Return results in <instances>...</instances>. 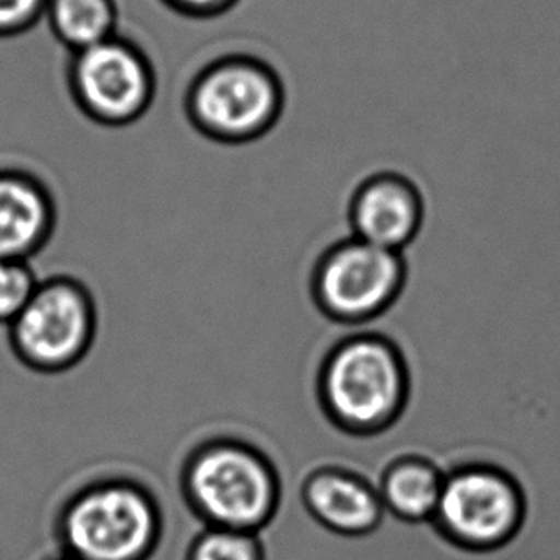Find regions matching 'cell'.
Returning <instances> with one entry per match:
<instances>
[{
    "label": "cell",
    "mask_w": 560,
    "mask_h": 560,
    "mask_svg": "<svg viewBox=\"0 0 560 560\" xmlns=\"http://www.w3.org/2000/svg\"><path fill=\"white\" fill-rule=\"evenodd\" d=\"M48 0H0V39L30 32L45 20Z\"/></svg>",
    "instance_id": "obj_16"
},
{
    "label": "cell",
    "mask_w": 560,
    "mask_h": 560,
    "mask_svg": "<svg viewBox=\"0 0 560 560\" xmlns=\"http://www.w3.org/2000/svg\"><path fill=\"white\" fill-rule=\"evenodd\" d=\"M445 472L422 455H401L382 470L376 490L386 514L405 524L434 521Z\"/></svg>",
    "instance_id": "obj_12"
},
{
    "label": "cell",
    "mask_w": 560,
    "mask_h": 560,
    "mask_svg": "<svg viewBox=\"0 0 560 560\" xmlns=\"http://www.w3.org/2000/svg\"><path fill=\"white\" fill-rule=\"evenodd\" d=\"M39 282L30 261L0 259V325L10 327L16 320Z\"/></svg>",
    "instance_id": "obj_15"
},
{
    "label": "cell",
    "mask_w": 560,
    "mask_h": 560,
    "mask_svg": "<svg viewBox=\"0 0 560 560\" xmlns=\"http://www.w3.org/2000/svg\"><path fill=\"white\" fill-rule=\"evenodd\" d=\"M528 513L522 483L493 463H465L445 472L432 526L445 544L493 552L513 544Z\"/></svg>",
    "instance_id": "obj_5"
},
{
    "label": "cell",
    "mask_w": 560,
    "mask_h": 560,
    "mask_svg": "<svg viewBox=\"0 0 560 560\" xmlns=\"http://www.w3.org/2000/svg\"><path fill=\"white\" fill-rule=\"evenodd\" d=\"M162 2L180 16L196 18V20L223 16L238 4V0H162Z\"/></svg>",
    "instance_id": "obj_17"
},
{
    "label": "cell",
    "mask_w": 560,
    "mask_h": 560,
    "mask_svg": "<svg viewBox=\"0 0 560 560\" xmlns=\"http://www.w3.org/2000/svg\"><path fill=\"white\" fill-rule=\"evenodd\" d=\"M55 198L43 180L20 170H0V259L30 261L56 229Z\"/></svg>",
    "instance_id": "obj_11"
},
{
    "label": "cell",
    "mask_w": 560,
    "mask_h": 560,
    "mask_svg": "<svg viewBox=\"0 0 560 560\" xmlns=\"http://www.w3.org/2000/svg\"><path fill=\"white\" fill-rule=\"evenodd\" d=\"M96 328L93 292L85 282L58 275L40 280L24 312L10 325V350L33 373H68L89 355Z\"/></svg>",
    "instance_id": "obj_6"
},
{
    "label": "cell",
    "mask_w": 560,
    "mask_h": 560,
    "mask_svg": "<svg viewBox=\"0 0 560 560\" xmlns=\"http://www.w3.org/2000/svg\"><path fill=\"white\" fill-rule=\"evenodd\" d=\"M284 86L256 56L229 55L203 66L185 94L188 121L206 139L246 144L279 124Z\"/></svg>",
    "instance_id": "obj_4"
},
{
    "label": "cell",
    "mask_w": 560,
    "mask_h": 560,
    "mask_svg": "<svg viewBox=\"0 0 560 560\" xmlns=\"http://www.w3.org/2000/svg\"><path fill=\"white\" fill-rule=\"evenodd\" d=\"M68 89L83 116L94 124L127 127L152 106L156 71L139 45L114 35L71 55Z\"/></svg>",
    "instance_id": "obj_8"
},
{
    "label": "cell",
    "mask_w": 560,
    "mask_h": 560,
    "mask_svg": "<svg viewBox=\"0 0 560 560\" xmlns=\"http://www.w3.org/2000/svg\"><path fill=\"white\" fill-rule=\"evenodd\" d=\"M180 495L206 528L259 534L279 514L282 482L271 457L233 436L203 440L180 467Z\"/></svg>",
    "instance_id": "obj_2"
},
{
    "label": "cell",
    "mask_w": 560,
    "mask_h": 560,
    "mask_svg": "<svg viewBox=\"0 0 560 560\" xmlns=\"http://www.w3.org/2000/svg\"><path fill=\"white\" fill-rule=\"evenodd\" d=\"M45 20L73 55L117 35L119 12L116 0H48Z\"/></svg>",
    "instance_id": "obj_13"
},
{
    "label": "cell",
    "mask_w": 560,
    "mask_h": 560,
    "mask_svg": "<svg viewBox=\"0 0 560 560\" xmlns=\"http://www.w3.org/2000/svg\"><path fill=\"white\" fill-rule=\"evenodd\" d=\"M348 219L351 236L401 254L419 236L424 202L409 177L396 172L374 173L355 188Z\"/></svg>",
    "instance_id": "obj_9"
},
{
    "label": "cell",
    "mask_w": 560,
    "mask_h": 560,
    "mask_svg": "<svg viewBox=\"0 0 560 560\" xmlns=\"http://www.w3.org/2000/svg\"><path fill=\"white\" fill-rule=\"evenodd\" d=\"M411 397V373L389 336L355 332L328 350L317 373L320 411L353 438L384 434L401 419Z\"/></svg>",
    "instance_id": "obj_1"
},
{
    "label": "cell",
    "mask_w": 560,
    "mask_h": 560,
    "mask_svg": "<svg viewBox=\"0 0 560 560\" xmlns=\"http://www.w3.org/2000/svg\"><path fill=\"white\" fill-rule=\"evenodd\" d=\"M300 498L313 521L336 536H371L386 516L376 483L336 465L315 468L305 476Z\"/></svg>",
    "instance_id": "obj_10"
},
{
    "label": "cell",
    "mask_w": 560,
    "mask_h": 560,
    "mask_svg": "<svg viewBox=\"0 0 560 560\" xmlns=\"http://www.w3.org/2000/svg\"><path fill=\"white\" fill-rule=\"evenodd\" d=\"M185 560H267L259 534L206 528L190 541Z\"/></svg>",
    "instance_id": "obj_14"
},
{
    "label": "cell",
    "mask_w": 560,
    "mask_h": 560,
    "mask_svg": "<svg viewBox=\"0 0 560 560\" xmlns=\"http://www.w3.org/2000/svg\"><path fill=\"white\" fill-rule=\"evenodd\" d=\"M405 280L404 254L350 236L325 249L315 264L312 298L327 319L359 327L392 310Z\"/></svg>",
    "instance_id": "obj_7"
},
{
    "label": "cell",
    "mask_w": 560,
    "mask_h": 560,
    "mask_svg": "<svg viewBox=\"0 0 560 560\" xmlns=\"http://www.w3.org/2000/svg\"><path fill=\"white\" fill-rule=\"evenodd\" d=\"M55 528L73 559L150 560L164 537V511L144 483L102 478L66 499Z\"/></svg>",
    "instance_id": "obj_3"
},
{
    "label": "cell",
    "mask_w": 560,
    "mask_h": 560,
    "mask_svg": "<svg viewBox=\"0 0 560 560\" xmlns=\"http://www.w3.org/2000/svg\"><path fill=\"white\" fill-rule=\"evenodd\" d=\"M50 560H79V559H73V557H70V555H60V557H56V559H50Z\"/></svg>",
    "instance_id": "obj_18"
}]
</instances>
